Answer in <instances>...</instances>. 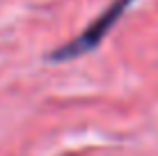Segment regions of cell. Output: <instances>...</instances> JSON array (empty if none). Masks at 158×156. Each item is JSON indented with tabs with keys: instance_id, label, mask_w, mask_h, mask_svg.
Instances as JSON below:
<instances>
[{
	"instance_id": "obj_1",
	"label": "cell",
	"mask_w": 158,
	"mask_h": 156,
	"mask_svg": "<svg viewBox=\"0 0 158 156\" xmlns=\"http://www.w3.org/2000/svg\"><path fill=\"white\" fill-rule=\"evenodd\" d=\"M126 2H131V0H117L115 7H110L99 21H96V25L92 23L89 28H87L83 35L78 37V39H73L71 44L62 46V51H57L55 57L64 60V57H73V55H80V53H85V51H92V48H94V46L103 39V35H106V32L117 23V19L122 16L124 7H126Z\"/></svg>"
}]
</instances>
